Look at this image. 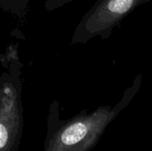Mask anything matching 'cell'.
Listing matches in <instances>:
<instances>
[{"label":"cell","mask_w":152,"mask_h":151,"mask_svg":"<svg viewBox=\"0 0 152 151\" xmlns=\"http://www.w3.org/2000/svg\"><path fill=\"white\" fill-rule=\"evenodd\" d=\"M141 83L142 75H138L114 107L100 106L91 112L83 110L68 119L61 118L60 103L53 100L46 117L43 151H89L94 149L108 125L130 103Z\"/></svg>","instance_id":"cell-1"},{"label":"cell","mask_w":152,"mask_h":151,"mask_svg":"<svg viewBox=\"0 0 152 151\" xmlns=\"http://www.w3.org/2000/svg\"><path fill=\"white\" fill-rule=\"evenodd\" d=\"M0 151H18L23 133V106L21 100L23 67L18 43L11 44L0 53Z\"/></svg>","instance_id":"cell-2"},{"label":"cell","mask_w":152,"mask_h":151,"mask_svg":"<svg viewBox=\"0 0 152 151\" xmlns=\"http://www.w3.org/2000/svg\"><path fill=\"white\" fill-rule=\"evenodd\" d=\"M150 1L151 0H97L77 25L70 44H86L97 36L107 39L127 15Z\"/></svg>","instance_id":"cell-3"},{"label":"cell","mask_w":152,"mask_h":151,"mask_svg":"<svg viewBox=\"0 0 152 151\" xmlns=\"http://www.w3.org/2000/svg\"><path fill=\"white\" fill-rule=\"evenodd\" d=\"M29 2L30 0H0V8L11 16L21 20L27 14Z\"/></svg>","instance_id":"cell-4"},{"label":"cell","mask_w":152,"mask_h":151,"mask_svg":"<svg viewBox=\"0 0 152 151\" xmlns=\"http://www.w3.org/2000/svg\"><path fill=\"white\" fill-rule=\"evenodd\" d=\"M73 1L74 0H45L44 7L46 12H52Z\"/></svg>","instance_id":"cell-5"}]
</instances>
